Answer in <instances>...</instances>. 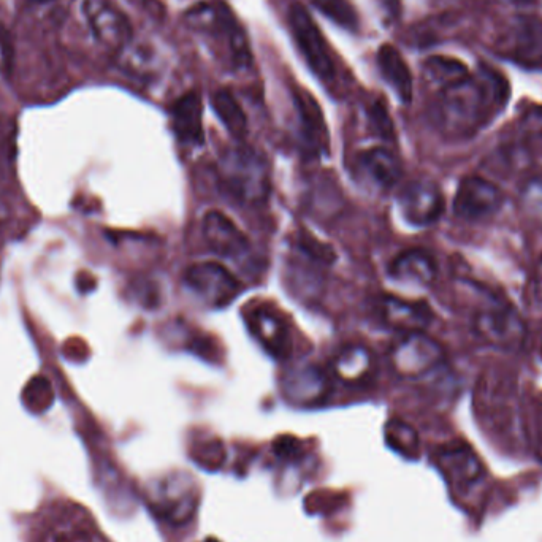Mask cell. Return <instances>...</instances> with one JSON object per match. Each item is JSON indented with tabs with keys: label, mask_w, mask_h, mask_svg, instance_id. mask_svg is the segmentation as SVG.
Instances as JSON below:
<instances>
[{
	"label": "cell",
	"mask_w": 542,
	"mask_h": 542,
	"mask_svg": "<svg viewBox=\"0 0 542 542\" xmlns=\"http://www.w3.org/2000/svg\"><path fill=\"white\" fill-rule=\"evenodd\" d=\"M211 104H213L214 113L218 115L221 123L233 137H245L248 132V119H246L245 111L240 107L237 99L227 89H219L214 92Z\"/></svg>",
	"instance_id": "603a6c76"
},
{
	"label": "cell",
	"mask_w": 542,
	"mask_h": 542,
	"mask_svg": "<svg viewBox=\"0 0 542 542\" xmlns=\"http://www.w3.org/2000/svg\"><path fill=\"white\" fill-rule=\"evenodd\" d=\"M512 2H516L519 5H530L535 4L536 0H512Z\"/></svg>",
	"instance_id": "4dcf8cb0"
},
{
	"label": "cell",
	"mask_w": 542,
	"mask_h": 542,
	"mask_svg": "<svg viewBox=\"0 0 542 542\" xmlns=\"http://www.w3.org/2000/svg\"><path fill=\"white\" fill-rule=\"evenodd\" d=\"M283 392L298 405H314L329 395V378L313 363L295 365L284 375Z\"/></svg>",
	"instance_id": "7c38bea8"
},
{
	"label": "cell",
	"mask_w": 542,
	"mask_h": 542,
	"mask_svg": "<svg viewBox=\"0 0 542 542\" xmlns=\"http://www.w3.org/2000/svg\"><path fill=\"white\" fill-rule=\"evenodd\" d=\"M439 463L447 474L459 484L471 485L478 482L482 474L481 462L470 447L452 446L439 454Z\"/></svg>",
	"instance_id": "44dd1931"
},
{
	"label": "cell",
	"mask_w": 542,
	"mask_h": 542,
	"mask_svg": "<svg viewBox=\"0 0 542 542\" xmlns=\"http://www.w3.org/2000/svg\"><path fill=\"white\" fill-rule=\"evenodd\" d=\"M289 27L308 67L319 80L332 86L335 83L336 69L330 56L329 45L303 5H292L289 10Z\"/></svg>",
	"instance_id": "277c9868"
},
{
	"label": "cell",
	"mask_w": 542,
	"mask_h": 542,
	"mask_svg": "<svg viewBox=\"0 0 542 542\" xmlns=\"http://www.w3.org/2000/svg\"><path fill=\"white\" fill-rule=\"evenodd\" d=\"M379 2L392 18H397L400 15V0H379Z\"/></svg>",
	"instance_id": "f546056e"
},
{
	"label": "cell",
	"mask_w": 542,
	"mask_h": 542,
	"mask_svg": "<svg viewBox=\"0 0 542 542\" xmlns=\"http://www.w3.org/2000/svg\"><path fill=\"white\" fill-rule=\"evenodd\" d=\"M474 330L487 343L503 349L519 348L527 330L519 314L506 303L493 300L474 316Z\"/></svg>",
	"instance_id": "52a82bcc"
},
{
	"label": "cell",
	"mask_w": 542,
	"mask_h": 542,
	"mask_svg": "<svg viewBox=\"0 0 542 542\" xmlns=\"http://www.w3.org/2000/svg\"><path fill=\"white\" fill-rule=\"evenodd\" d=\"M381 316L389 327L400 333L424 332L432 321V311L424 303L400 298H382Z\"/></svg>",
	"instance_id": "e0dca14e"
},
{
	"label": "cell",
	"mask_w": 542,
	"mask_h": 542,
	"mask_svg": "<svg viewBox=\"0 0 542 542\" xmlns=\"http://www.w3.org/2000/svg\"><path fill=\"white\" fill-rule=\"evenodd\" d=\"M376 61L382 78L394 89L398 99L403 104H409L413 100V75L400 51L386 43L379 48Z\"/></svg>",
	"instance_id": "d6986e66"
},
{
	"label": "cell",
	"mask_w": 542,
	"mask_h": 542,
	"mask_svg": "<svg viewBox=\"0 0 542 542\" xmlns=\"http://www.w3.org/2000/svg\"><path fill=\"white\" fill-rule=\"evenodd\" d=\"M248 324L259 343L276 359L292 354V336L283 317L268 308H257L248 316Z\"/></svg>",
	"instance_id": "4fadbf2b"
},
{
	"label": "cell",
	"mask_w": 542,
	"mask_h": 542,
	"mask_svg": "<svg viewBox=\"0 0 542 542\" xmlns=\"http://www.w3.org/2000/svg\"><path fill=\"white\" fill-rule=\"evenodd\" d=\"M184 284L210 308L230 305L243 291L237 276L218 262H199L184 271Z\"/></svg>",
	"instance_id": "5b68a950"
},
{
	"label": "cell",
	"mask_w": 542,
	"mask_h": 542,
	"mask_svg": "<svg viewBox=\"0 0 542 542\" xmlns=\"http://www.w3.org/2000/svg\"><path fill=\"white\" fill-rule=\"evenodd\" d=\"M295 107L300 116V126H302L305 142L313 151L321 153L322 149H327L329 145V135H327L321 108L316 104L313 96L302 89H295Z\"/></svg>",
	"instance_id": "ffe728a7"
},
{
	"label": "cell",
	"mask_w": 542,
	"mask_h": 542,
	"mask_svg": "<svg viewBox=\"0 0 542 542\" xmlns=\"http://www.w3.org/2000/svg\"><path fill=\"white\" fill-rule=\"evenodd\" d=\"M389 359L398 376L417 379L443 363L444 351L438 341L424 332L401 333L390 348Z\"/></svg>",
	"instance_id": "3957f363"
},
{
	"label": "cell",
	"mask_w": 542,
	"mask_h": 542,
	"mask_svg": "<svg viewBox=\"0 0 542 542\" xmlns=\"http://www.w3.org/2000/svg\"><path fill=\"white\" fill-rule=\"evenodd\" d=\"M500 48L504 56L517 64L542 69V24L530 18H517L501 35Z\"/></svg>",
	"instance_id": "30bf717a"
},
{
	"label": "cell",
	"mask_w": 542,
	"mask_h": 542,
	"mask_svg": "<svg viewBox=\"0 0 542 542\" xmlns=\"http://www.w3.org/2000/svg\"><path fill=\"white\" fill-rule=\"evenodd\" d=\"M424 75L428 81L438 84L439 88H449L470 78V70L459 59L447 56H432L424 62Z\"/></svg>",
	"instance_id": "7402d4cb"
},
{
	"label": "cell",
	"mask_w": 542,
	"mask_h": 542,
	"mask_svg": "<svg viewBox=\"0 0 542 542\" xmlns=\"http://www.w3.org/2000/svg\"><path fill=\"white\" fill-rule=\"evenodd\" d=\"M389 273L397 283L413 287H430L435 281V259L422 249H408L395 257L390 264Z\"/></svg>",
	"instance_id": "2e32d148"
},
{
	"label": "cell",
	"mask_w": 542,
	"mask_h": 542,
	"mask_svg": "<svg viewBox=\"0 0 542 542\" xmlns=\"http://www.w3.org/2000/svg\"><path fill=\"white\" fill-rule=\"evenodd\" d=\"M375 357L365 346L352 344L341 349L333 360V375L344 384H363L375 375Z\"/></svg>",
	"instance_id": "ac0fdd59"
},
{
	"label": "cell",
	"mask_w": 542,
	"mask_h": 542,
	"mask_svg": "<svg viewBox=\"0 0 542 542\" xmlns=\"http://www.w3.org/2000/svg\"><path fill=\"white\" fill-rule=\"evenodd\" d=\"M503 203V192L495 184L481 176H466L455 194L454 213L463 221H487L501 210Z\"/></svg>",
	"instance_id": "ba28073f"
},
{
	"label": "cell",
	"mask_w": 542,
	"mask_h": 542,
	"mask_svg": "<svg viewBox=\"0 0 542 542\" xmlns=\"http://www.w3.org/2000/svg\"><path fill=\"white\" fill-rule=\"evenodd\" d=\"M508 97V83L500 73L482 67L478 75L441 89L433 105V121L447 137L468 138L503 110Z\"/></svg>",
	"instance_id": "6da1fadb"
},
{
	"label": "cell",
	"mask_w": 542,
	"mask_h": 542,
	"mask_svg": "<svg viewBox=\"0 0 542 542\" xmlns=\"http://www.w3.org/2000/svg\"><path fill=\"white\" fill-rule=\"evenodd\" d=\"M300 248L308 254V256L313 257L314 260H321V262H332L333 252L329 246H324L319 243V241L314 240L313 237H305L300 241Z\"/></svg>",
	"instance_id": "4316f807"
},
{
	"label": "cell",
	"mask_w": 542,
	"mask_h": 542,
	"mask_svg": "<svg viewBox=\"0 0 542 542\" xmlns=\"http://www.w3.org/2000/svg\"><path fill=\"white\" fill-rule=\"evenodd\" d=\"M313 4L322 15L346 31L355 32L359 29V15L351 0H313Z\"/></svg>",
	"instance_id": "cb8c5ba5"
},
{
	"label": "cell",
	"mask_w": 542,
	"mask_h": 542,
	"mask_svg": "<svg viewBox=\"0 0 542 542\" xmlns=\"http://www.w3.org/2000/svg\"><path fill=\"white\" fill-rule=\"evenodd\" d=\"M387 441L395 451L403 452L406 455L416 454L419 441L413 428L403 422H390L387 425Z\"/></svg>",
	"instance_id": "d4e9b609"
},
{
	"label": "cell",
	"mask_w": 542,
	"mask_h": 542,
	"mask_svg": "<svg viewBox=\"0 0 542 542\" xmlns=\"http://www.w3.org/2000/svg\"><path fill=\"white\" fill-rule=\"evenodd\" d=\"M357 170L363 183L375 191L389 192L401 178V164L392 151L382 146L367 149L359 154Z\"/></svg>",
	"instance_id": "5bb4252c"
},
{
	"label": "cell",
	"mask_w": 542,
	"mask_h": 542,
	"mask_svg": "<svg viewBox=\"0 0 542 542\" xmlns=\"http://www.w3.org/2000/svg\"><path fill=\"white\" fill-rule=\"evenodd\" d=\"M32 2H37V4H45V2H50V0H32Z\"/></svg>",
	"instance_id": "1f68e13d"
},
{
	"label": "cell",
	"mask_w": 542,
	"mask_h": 542,
	"mask_svg": "<svg viewBox=\"0 0 542 542\" xmlns=\"http://www.w3.org/2000/svg\"><path fill=\"white\" fill-rule=\"evenodd\" d=\"M370 121L373 124V130L379 137L384 138V140H394V124H392V119H390L389 113H387L384 105L376 102L373 107L370 108Z\"/></svg>",
	"instance_id": "484cf974"
},
{
	"label": "cell",
	"mask_w": 542,
	"mask_h": 542,
	"mask_svg": "<svg viewBox=\"0 0 542 542\" xmlns=\"http://www.w3.org/2000/svg\"><path fill=\"white\" fill-rule=\"evenodd\" d=\"M398 208L401 216L411 226H432L444 213L443 192L439 191L433 181H413L401 189Z\"/></svg>",
	"instance_id": "9c48e42d"
},
{
	"label": "cell",
	"mask_w": 542,
	"mask_h": 542,
	"mask_svg": "<svg viewBox=\"0 0 542 542\" xmlns=\"http://www.w3.org/2000/svg\"><path fill=\"white\" fill-rule=\"evenodd\" d=\"M219 183L233 199L246 205H259L271 192V173L267 161L249 146L227 149L219 157Z\"/></svg>",
	"instance_id": "7a4b0ae2"
},
{
	"label": "cell",
	"mask_w": 542,
	"mask_h": 542,
	"mask_svg": "<svg viewBox=\"0 0 542 542\" xmlns=\"http://www.w3.org/2000/svg\"><path fill=\"white\" fill-rule=\"evenodd\" d=\"M202 232L207 245L218 256L238 259V257L246 256L251 249V243L245 232H241L232 219L219 211H210L205 216Z\"/></svg>",
	"instance_id": "8fae6325"
},
{
	"label": "cell",
	"mask_w": 542,
	"mask_h": 542,
	"mask_svg": "<svg viewBox=\"0 0 542 542\" xmlns=\"http://www.w3.org/2000/svg\"><path fill=\"white\" fill-rule=\"evenodd\" d=\"M530 291L531 297L535 298V302L542 305V256L538 260L535 270H533V275H531Z\"/></svg>",
	"instance_id": "f1b7e54d"
},
{
	"label": "cell",
	"mask_w": 542,
	"mask_h": 542,
	"mask_svg": "<svg viewBox=\"0 0 542 542\" xmlns=\"http://www.w3.org/2000/svg\"><path fill=\"white\" fill-rule=\"evenodd\" d=\"M83 12L100 45L110 51H121L129 45L134 29L115 0H84Z\"/></svg>",
	"instance_id": "8992f818"
},
{
	"label": "cell",
	"mask_w": 542,
	"mask_h": 542,
	"mask_svg": "<svg viewBox=\"0 0 542 542\" xmlns=\"http://www.w3.org/2000/svg\"><path fill=\"white\" fill-rule=\"evenodd\" d=\"M522 126L528 134L542 135V108L528 111V115L523 118Z\"/></svg>",
	"instance_id": "83f0119b"
},
{
	"label": "cell",
	"mask_w": 542,
	"mask_h": 542,
	"mask_svg": "<svg viewBox=\"0 0 542 542\" xmlns=\"http://www.w3.org/2000/svg\"><path fill=\"white\" fill-rule=\"evenodd\" d=\"M202 119L203 105L199 92H186L173 104L172 129L183 145H203L205 134Z\"/></svg>",
	"instance_id": "9a60e30c"
}]
</instances>
